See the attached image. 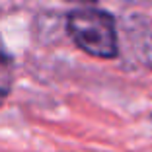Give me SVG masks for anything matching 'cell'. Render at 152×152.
Masks as SVG:
<instances>
[{
  "label": "cell",
  "mask_w": 152,
  "mask_h": 152,
  "mask_svg": "<svg viewBox=\"0 0 152 152\" xmlns=\"http://www.w3.org/2000/svg\"><path fill=\"white\" fill-rule=\"evenodd\" d=\"M6 63H10V57H8V55H6L4 47L0 45V64H6Z\"/></svg>",
  "instance_id": "7a4b0ae2"
},
{
  "label": "cell",
  "mask_w": 152,
  "mask_h": 152,
  "mask_svg": "<svg viewBox=\"0 0 152 152\" xmlns=\"http://www.w3.org/2000/svg\"><path fill=\"white\" fill-rule=\"evenodd\" d=\"M66 31L78 49L96 58H115L119 55L115 20L105 10L82 6L68 12Z\"/></svg>",
  "instance_id": "6da1fadb"
},
{
  "label": "cell",
  "mask_w": 152,
  "mask_h": 152,
  "mask_svg": "<svg viewBox=\"0 0 152 152\" xmlns=\"http://www.w3.org/2000/svg\"><path fill=\"white\" fill-rule=\"evenodd\" d=\"M68 2H78V4H96V0H68Z\"/></svg>",
  "instance_id": "3957f363"
},
{
  "label": "cell",
  "mask_w": 152,
  "mask_h": 152,
  "mask_svg": "<svg viewBox=\"0 0 152 152\" xmlns=\"http://www.w3.org/2000/svg\"><path fill=\"white\" fill-rule=\"evenodd\" d=\"M6 96H8V92H6V90H2V88H0V105H2V103H4Z\"/></svg>",
  "instance_id": "277c9868"
}]
</instances>
